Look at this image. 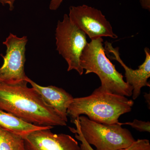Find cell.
<instances>
[{"instance_id": "3", "label": "cell", "mask_w": 150, "mask_h": 150, "mask_svg": "<svg viewBox=\"0 0 150 150\" xmlns=\"http://www.w3.org/2000/svg\"><path fill=\"white\" fill-rule=\"evenodd\" d=\"M103 39L99 38L91 40L84 49L80 58L81 67L86 70V74L94 73L99 78L100 90L109 93L130 97L133 94L132 86L123 80L105 54Z\"/></svg>"}, {"instance_id": "10", "label": "cell", "mask_w": 150, "mask_h": 150, "mask_svg": "<svg viewBox=\"0 0 150 150\" xmlns=\"http://www.w3.org/2000/svg\"><path fill=\"white\" fill-rule=\"evenodd\" d=\"M26 80L40 94L44 102L62 119L67 122V110L74 98L71 95L63 88L55 86H42L39 85L28 77Z\"/></svg>"}, {"instance_id": "4", "label": "cell", "mask_w": 150, "mask_h": 150, "mask_svg": "<svg viewBox=\"0 0 150 150\" xmlns=\"http://www.w3.org/2000/svg\"><path fill=\"white\" fill-rule=\"evenodd\" d=\"M76 129L69 127L70 131L81 142L92 145L96 150H118L125 149L135 141L129 130L116 124H102L80 115L75 120Z\"/></svg>"}, {"instance_id": "13", "label": "cell", "mask_w": 150, "mask_h": 150, "mask_svg": "<svg viewBox=\"0 0 150 150\" xmlns=\"http://www.w3.org/2000/svg\"><path fill=\"white\" fill-rule=\"evenodd\" d=\"M120 126L123 125H130L132 128L136 129L140 132H150V123L149 121H140L137 119H134L132 122H126V123H118Z\"/></svg>"}, {"instance_id": "12", "label": "cell", "mask_w": 150, "mask_h": 150, "mask_svg": "<svg viewBox=\"0 0 150 150\" xmlns=\"http://www.w3.org/2000/svg\"><path fill=\"white\" fill-rule=\"evenodd\" d=\"M0 150H24L23 138L0 127Z\"/></svg>"}, {"instance_id": "17", "label": "cell", "mask_w": 150, "mask_h": 150, "mask_svg": "<svg viewBox=\"0 0 150 150\" xmlns=\"http://www.w3.org/2000/svg\"><path fill=\"white\" fill-rule=\"evenodd\" d=\"M140 1L143 8L150 11V0H140Z\"/></svg>"}, {"instance_id": "7", "label": "cell", "mask_w": 150, "mask_h": 150, "mask_svg": "<svg viewBox=\"0 0 150 150\" xmlns=\"http://www.w3.org/2000/svg\"><path fill=\"white\" fill-rule=\"evenodd\" d=\"M28 41L27 36L19 38L11 33L3 42L7 49L5 56L1 54L4 64L0 68V81L16 82L26 80L25 64Z\"/></svg>"}, {"instance_id": "1", "label": "cell", "mask_w": 150, "mask_h": 150, "mask_svg": "<svg viewBox=\"0 0 150 150\" xmlns=\"http://www.w3.org/2000/svg\"><path fill=\"white\" fill-rule=\"evenodd\" d=\"M26 80L7 82L0 81V110L27 123L39 126H66L67 122L44 102Z\"/></svg>"}, {"instance_id": "16", "label": "cell", "mask_w": 150, "mask_h": 150, "mask_svg": "<svg viewBox=\"0 0 150 150\" xmlns=\"http://www.w3.org/2000/svg\"><path fill=\"white\" fill-rule=\"evenodd\" d=\"M15 1L16 0H0V3L2 4L3 6L8 5L10 10L12 11L14 8V4Z\"/></svg>"}, {"instance_id": "6", "label": "cell", "mask_w": 150, "mask_h": 150, "mask_svg": "<svg viewBox=\"0 0 150 150\" xmlns=\"http://www.w3.org/2000/svg\"><path fill=\"white\" fill-rule=\"evenodd\" d=\"M68 16L71 21L91 40L102 37L118 38L110 22L99 10L86 5L71 6Z\"/></svg>"}, {"instance_id": "14", "label": "cell", "mask_w": 150, "mask_h": 150, "mask_svg": "<svg viewBox=\"0 0 150 150\" xmlns=\"http://www.w3.org/2000/svg\"><path fill=\"white\" fill-rule=\"evenodd\" d=\"M118 150H150L149 141L147 139H138L125 149Z\"/></svg>"}, {"instance_id": "15", "label": "cell", "mask_w": 150, "mask_h": 150, "mask_svg": "<svg viewBox=\"0 0 150 150\" xmlns=\"http://www.w3.org/2000/svg\"><path fill=\"white\" fill-rule=\"evenodd\" d=\"M64 0H51L49 5V9L51 10L55 11L59 8Z\"/></svg>"}, {"instance_id": "11", "label": "cell", "mask_w": 150, "mask_h": 150, "mask_svg": "<svg viewBox=\"0 0 150 150\" xmlns=\"http://www.w3.org/2000/svg\"><path fill=\"white\" fill-rule=\"evenodd\" d=\"M0 127L24 138L33 131L51 129V126H39L27 123L16 116L0 110Z\"/></svg>"}, {"instance_id": "18", "label": "cell", "mask_w": 150, "mask_h": 150, "mask_svg": "<svg viewBox=\"0 0 150 150\" xmlns=\"http://www.w3.org/2000/svg\"><path fill=\"white\" fill-rule=\"evenodd\" d=\"M144 97L145 99H146V100L147 101L148 104L149 103V105H150V103L149 102V98H150V94L145 93Z\"/></svg>"}, {"instance_id": "5", "label": "cell", "mask_w": 150, "mask_h": 150, "mask_svg": "<svg viewBox=\"0 0 150 150\" xmlns=\"http://www.w3.org/2000/svg\"><path fill=\"white\" fill-rule=\"evenodd\" d=\"M55 36L56 50L67 62V71L75 70L82 75L84 70L81 66V56L88 43L86 33L65 14L63 21H58Z\"/></svg>"}, {"instance_id": "2", "label": "cell", "mask_w": 150, "mask_h": 150, "mask_svg": "<svg viewBox=\"0 0 150 150\" xmlns=\"http://www.w3.org/2000/svg\"><path fill=\"white\" fill-rule=\"evenodd\" d=\"M134 102L126 96L105 92L97 88L89 96L73 98L67 116L74 123L84 114L92 121L102 124L118 123L121 115L130 112Z\"/></svg>"}, {"instance_id": "8", "label": "cell", "mask_w": 150, "mask_h": 150, "mask_svg": "<svg viewBox=\"0 0 150 150\" xmlns=\"http://www.w3.org/2000/svg\"><path fill=\"white\" fill-rule=\"evenodd\" d=\"M51 129L37 130L25 137L24 150H82L72 137L54 134Z\"/></svg>"}, {"instance_id": "9", "label": "cell", "mask_w": 150, "mask_h": 150, "mask_svg": "<svg viewBox=\"0 0 150 150\" xmlns=\"http://www.w3.org/2000/svg\"><path fill=\"white\" fill-rule=\"evenodd\" d=\"M104 49L105 54L108 59L116 60L120 63L125 71L126 82L132 86L133 88L132 98L137 99L139 96L141 89L144 86H150L148 81L150 77V51L148 48H145L146 59L139 69L134 70L127 67L121 60L119 52V48H114L112 44L106 41Z\"/></svg>"}]
</instances>
